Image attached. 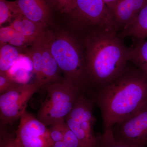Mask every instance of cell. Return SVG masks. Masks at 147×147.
<instances>
[{
  "instance_id": "cell-1",
  "label": "cell",
  "mask_w": 147,
  "mask_h": 147,
  "mask_svg": "<svg viewBox=\"0 0 147 147\" xmlns=\"http://www.w3.org/2000/svg\"><path fill=\"white\" fill-rule=\"evenodd\" d=\"M92 98L100 109L104 130L137 113L147 102V75L139 69L127 68L121 76Z\"/></svg>"
},
{
  "instance_id": "cell-2",
  "label": "cell",
  "mask_w": 147,
  "mask_h": 147,
  "mask_svg": "<svg viewBox=\"0 0 147 147\" xmlns=\"http://www.w3.org/2000/svg\"><path fill=\"white\" fill-rule=\"evenodd\" d=\"M117 32H94L84 38L87 75L94 92L114 82L127 68L129 48Z\"/></svg>"
},
{
  "instance_id": "cell-3",
  "label": "cell",
  "mask_w": 147,
  "mask_h": 147,
  "mask_svg": "<svg viewBox=\"0 0 147 147\" xmlns=\"http://www.w3.org/2000/svg\"><path fill=\"white\" fill-rule=\"evenodd\" d=\"M42 40L65 78L72 81L83 93H90L83 44L66 32L47 31Z\"/></svg>"
},
{
  "instance_id": "cell-4",
  "label": "cell",
  "mask_w": 147,
  "mask_h": 147,
  "mask_svg": "<svg viewBox=\"0 0 147 147\" xmlns=\"http://www.w3.org/2000/svg\"><path fill=\"white\" fill-rule=\"evenodd\" d=\"M46 97L37 114V118L47 126L65 120L83 93L71 80L64 77L44 87Z\"/></svg>"
},
{
  "instance_id": "cell-5",
  "label": "cell",
  "mask_w": 147,
  "mask_h": 147,
  "mask_svg": "<svg viewBox=\"0 0 147 147\" xmlns=\"http://www.w3.org/2000/svg\"><path fill=\"white\" fill-rule=\"evenodd\" d=\"M65 13L74 28L87 34L117 32L113 14L103 0H71Z\"/></svg>"
},
{
  "instance_id": "cell-6",
  "label": "cell",
  "mask_w": 147,
  "mask_h": 147,
  "mask_svg": "<svg viewBox=\"0 0 147 147\" xmlns=\"http://www.w3.org/2000/svg\"><path fill=\"white\" fill-rule=\"evenodd\" d=\"M94 104L92 98L82 93L65 119L66 123L82 147H98L97 137L94 130L96 121L93 115Z\"/></svg>"
},
{
  "instance_id": "cell-7",
  "label": "cell",
  "mask_w": 147,
  "mask_h": 147,
  "mask_svg": "<svg viewBox=\"0 0 147 147\" xmlns=\"http://www.w3.org/2000/svg\"><path fill=\"white\" fill-rule=\"evenodd\" d=\"M41 87L36 82L18 84L0 96L1 126L11 125L26 110L27 104Z\"/></svg>"
},
{
  "instance_id": "cell-8",
  "label": "cell",
  "mask_w": 147,
  "mask_h": 147,
  "mask_svg": "<svg viewBox=\"0 0 147 147\" xmlns=\"http://www.w3.org/2000/svg\"><path fill=\"white\" fill-rule=\"evenodd\" d=\"M22 50L31 60L34 82L41 88L62 79L57 63L42 38Z\"/></svg>"
},
{
  "instance_id": "cell-9",
  "label": "cell",
  "mask_w": 147,
  "mask_h": 147,
  "mask_svg": "<svg viewBox=\"0 0 147 147\" xmlns=\"http://www.w3.org/2000/svg\"><path fill=\"white\" fill-rule=\"evenodd\" d=\"M116 139L130 147H147V102L139 111L112 128Z\"/></svg>"
},
{
  "instance_id": "cell-10",
  "label": "cell",
  "mask_w": 147,
  "mask_h": 147,
  "mask_svg": "<svg viewBox=\"0 0 147 147\" xmlns=\"http://www.w3.org/2000/svg\"><path fill=\"white\" fill-rule=\"evenodd\" d=\"M15 142L18 147H53L50 129L26 111L20 118Z\"/></svg>"
},
{
  "instance_id": "cell-11",
  "label": "cell",
  "mask_w": 147,
  "mask_h": 147,
  "mask_svg": "<svg viewBox=\"0 0 147 147\" xmlns=\"http://www.w3.org/2000/svg\"><path fill=\"white\" fill-rule=\"evenodd\" d=\"M21 14L30 20L47 27L51 20V0H16Z\"/></svg>"
},
{
  "instance_id": "cell-12",
  "label": "cell",
  "mask_w": 147,
  "mask_h": 147,
  "mask_svg": "<svg viewBox=\"0 0 147 147\" xmlns=\"http://www.w3.org/2000/svg\"><path fill=\"white\" fill-rule=\"evenodd\" d=\"M147 0H119L111 12L117 32L122 30L136 18Z\"/></svg>"
},
{
  "instance_id": "cell-13",
  "label": "cell",
  "mask_w": 147,
  "mask_h": 147,
  "mask_svg": "<svg viewBox=\"0 0 147 147\" xmlns=\"http://www.w3.org/2000/svg\"><path fill=\"white\" fill-rule=\"evenodd\" d=\"M118 35L121 38L126 37L137 39L147 38V1L134 20Z\"/></svg>"
},
{
  "instance_id": "cell-14",
  "label": "cell",
  "mask_w": 147,
  "mask_h": 147,
  "mask_svg": "<svg viewBox=\"0 0 147 147\" xmlns=\"http://www.w3.org/2000/svg\"><path fill=\"white\" fill-rule=\"evenodd\" d=\"M10 25L18 32L37 40L41 39L47 31L45 26L30 20L22 14L14 18Z\"/></svg>"
},
{
  "instance_id": "cell-15",
  "label": "cell",
  "mask_w": 147,
  "mask_h": 147,
  "mask_svg": "<svg viewBox=\"0 0 147 147\" xmlns=\"http://www.w3.org/2000/svg\"><path fill=\"white\" fill-rule=\"evenodd\" d=\"M128 60L147 75V38L137 39L129 48Z\"/></svg>"
},
{
  "instance_id": "cell-16",
  "label": "cell",
  "mask_w": 147,
  "mask_h": 147,
  "mask_svg": "<svg viewBox=\"0 0 147 147\" xmlns=\"http://www.w3.org/2000/svg\"><path fill=\"white\" fill-rule=\"evenodd\" d=\"M21 49L9 44H1L0 49V72L7 73L15 63L22 56Z\"/></svg>"
},
{
  "instance_id": "cell-17",
  "label": "cell",
  "mask_w": 147,
  "mask_h": 147,
  "mask_svg": "<svg viewBox=\"0 0 147 147\" xmlns=\"http://www.w3.org/2000/svg\"><path fill=\"white\" fill-rule=\"evenodd\" d=\"M16 3L6 0H0V26L14 19L21 14Z\"/></svg>"
},
{
  "instance_id": "cell-18",
  "label": "cell",
  "mask_w": 147,
  "mask_h": 147,
  "mask_svg": "<svg viewBox=\"0 0 147 147\" xmlns=\"http://www.w3.org/2000/svg\"><path fill=\"white\" fill-rule=\"evenodd\" d=\"M96 137L98 147H130L115 138L112 128L105 129L102 134H97Z\"/></svg>"
},
{
  "instance_id": "cell-19",
  "label": "cell",
  "mask_w": 147,
  "mask_h": 147,
  "mask_svg": "<svg viewBox=\"0 0 147 147\" xmlns=\"http://www.w3.org/2000/svg\"><path fill=\"white\" fill-rule=\"evenodd\" d=\"M67 125L65 120H61L50 125V137L53 143L63 140Z\"/></svg>"
},
{
  "instance_id": "cell-20",
  "label": "cell",
  "mask_w": 147,
  "mask_h": 147,
  "mask_svg": "<svg viewBox=\"0 0 147 147\" xmlns=\"http://www.w3.org/2000/svg\"><path fill=\"white\" fill-rule=\"evenodd\" d=\"M40 40H37L31 37L26 36L17 32L14 37L8 44L23 50L27 47L31 46Z\"/></svg>"
},
{
  "instance_id": "cell-21",
  "label": "cell",
  "mask_w": 147,
  "mask_h": 147,
  "mask_svg": "<svg viewBox=\"0 0 147 147\" xmlns=\"http://www.w3.org/2000/svg\"><path fill=\"white\" fill-rule=\"evenodd\" d=\"M18 84L11 79L5 72H0V93H4L10 90Z\"/></svg>"
},
{
  "instance_id": "cell-22",
  "label": "cell",
  "mask_w": 147,
  "mask_h": 147,
  "mask_svg": "<svg viewBox=\"0 0 147 147\" xmlns=\"http://www.w3.org/2000/svg\"><path fill=\"white\" fill-rule=\"evenodd\" d=\"M15 137L1 127L0 147H18L15 142Z\"/></svg>"
},
{
  "instance_id": "cell-23",
  "label": "cell",
  "mask_w": 147,
  "mask_h": 147,
  "mask_svg": "<svg viewBox=\"0 0 147 147\" xmlns=\"http://www.w3.org/2000/svg\"><path fill=\"white\" fill-rule=\"evenodd\" d=\"M63 141L67 147H82L79 139L67 125L64 135Z\"/></svg>"
},
{
  "instance_id": "cell-24",
  "label": "cell",
  "mask_w": 147,
  "mask_h": 147,
  "mask_svg": "<svg viewBox=\"0 0 147 147\" xmlns=\"http://www.w3.org/2000/svg\"><path fill=\"white\" fill-rule=\"evenodd\" d=\"M17 32L10 25L8 26L1 28L0 30L1 44H8L14 37Z\"/></svg>"
},
{
  "instance_id": "cell-25",
  "label": "cell",
  "mask_w": 147,
  "mask_h": 147,
  "mask_svg": "<svg viewBox=\"0 0 147 147\" xmlns=\"http://www.w3.org/2000/svg\"><path fill=\"white\" fill-rule=\"evenodd\" d=\"M53 5H55L61 12L65 13L71 0H51Z\"/></svg>"
},
{
  "instance_id": "cell-26",
  "label": "cell",
  "mask_w": 147,
  "mask_h": 147,
  "mask_svg": "<svg viewBox=\"0 0 147 147\" xmlns=\"http://www.w3.org/2000/svg\"><path fill=\"white\" fill-rule=\"evenodd\" d=\"M103 1H104L106 5L108 7V8L111 11V10L113 8V6L115 5L116 3L119 0H103Z\"/></svg>"
},
{
  "instance_id": "cell-27",
  "label": "cell",
  "mask_w": 147,
  "mask_h": 147,
  "mask_svg": "<svg viewBox=\"0 0 147 147\" xmlns=\"http://www.w3.org/2000/svg\"><path fill=\"white\" fill-rule=\"evenodd\" d=\"M53 147H67L63 140L54 143Z\"/></svg>"
}]
</instances>
